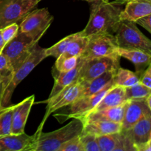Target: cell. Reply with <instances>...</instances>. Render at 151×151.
<instances>
[{
  "label": "cell",
  "instance_id": "obj_1",
  "mask_svg": "<svg viewBox=\"0 0 151 151\" xmlns=\"http://www.w3.org/2000/svg\"><path fill=\"white\" fill-rule=\"evenodd\" d=\"M88 22L81 34L88 37L94 34H115L121 22L120 14L123 4L113 1L92 2Z\"/></svg>",
  "mask_w": 151,
  "mask_h": 151
},
{
  "label": "cell",
  "instance_id": "obj_2",
  "mask_svg": "<svg viewBox=\"0 0 151 151\" xmlns=\"http://www.w3.org/2000/svg\"><path fill=\"white\" fill-rule=\"evenodd\" d=\"M84 124L81 119L73 118L62 128L52 132L40 133L35 151H58L60 146L68 140L82 134Z\"/></svg>",
  "mask_w": 151,
  "mask_h": 151
},
{
  "label": "cell",
  "instance_id": "obj_3",
  "mask_svg": "<svg viewBox=\"0 0 151 151\" xmlns=\"http://www.w3.org/2000/svg\"><path fill=\"white\" fill-rule=\"evenodd\" d=\"M45 50L46 49L42 48L38 45V44H37L25 60L13 71L10 81L3 93L1 102L2 107L10 106L13 93L18 85L24 81L42 60L47 58L46 55Z\"/></svg>",
  "mask_w": 151,
  "mask_h": 151
},
{
  "label": "cell",
  "instance_id": "obj_4",
  "mask_svg": "<svg viewBox=\"0 0 151 151\" xmlns=\"http://www.w3.org/2000/svg\"><path fill=\"white\" fill-rule=\"evenodd\" d=\"M114 35L118 47L135 49L151 55V40L139 29L136 22L122 20Z\"/></svg>",
  "mask_w": 151,
  "mask_h": 151
},
{
  "label": "cell",
  "instance_id": "obj_5",
  "mask_svg": "<svg viewBox=\"0 0 151 151\" xmlns=\"http://www.w3.org/2000/svg\"><path fill=\"white\" fill-rule=\"evenodd\" d=\"M119 62L120 56L118 54L83 59V62L80 69L78 81L88 82L109 71L117 70L120 67Z\"/></svg>",
  "mask_w": 151,
  "mask_h": 151
},
{
  "label": "cell",
  "instance_id": "obj_6",
  "mask_svg": "<svg viewBox=\"0 0 151 151\" xmlns=\"http://www.w3.org/2000/svg\"><path fill=\"white\" fill-rule=\"evenodd\" d=\"M41 0H0V29L21 22Z\"/></svg>",
  "mask_w": 151,
  "mask_h": 151
},
{
  "label": "cell",
  "instance_id": "obj_7",
  "mask_svg": "<svg viewBox=\"0 0 151 151\" xmlns=\"http://www.w3.org/2000/svg\"><path fill=\"white\" fill-rule=\"evenodd\" d=\"M38 41L30 35L19 31L17 35L6 44L1 52L8 58L13 71L25 60Z\"/></svg>",
  "mask_w": 151,
  "mask_h": 151
},
{
  "label": "cell",
  "instance_id": "obj_8",
  "mask_svg": "<svg viewBox=\"0 0 151 151\" xmlns=\"http://www.w3.org/2000/svg\"><path fill=\"white\" fill-rule=\"evenodd\" d=\"M52 21L53 16L47 8L32 10L21 21L19 31L39 41Z\"/></svg>",
  "mask_w": 151,
  "mask_h": 151
},
{
  "label": "cell",
  "instance_id": "obj_9",
  "mask_svg": "<svg viewBox=\"0 0 151 151\" xmlns=\"http://www.w3.org/2000/svg\"><path fill=\"white\" fill-rule=\"evenodd\" d=\"M85 51L80 58L89 59L117 54L118 45L114 34L99 33L88 37Z\"/></svg>",
  "mask_w": 151,
  "mask_h": 151
},
{
  "label": "cell",
  "instance_id": "obj_10",
  "mask_svg": "<svg viewBox=\"0 0 151 151\" xmlns=\"http://www.w3.org/2000/svg\"><path fill=\"white\" fill-rule=\"evenodd\" d=\"M114 86H115V84L113 81L97 93L91 94V95L81 97L75 100L74 103L68 106L69 109L66 111V113L63 114V116H65L64 120L69 119V118H72V119L76 118V119H80L83 120L87 115L89 114L94 110V108L100 103L105 94Z\"/></svg>",
  "mask_w": 151,
  "mask_h": 151
},
{
  "label": "cell",
  "instance_id": "obj_11",
  "mask_svg": "<svg viewBox=\"0 0 151 151\" xmlns=\"http://www.w3.org/2000/svg\"><path fill=\"white\" fill-rule=\"evenodd\" d=\"M83 88V83L77 81L63 88L55 97H52L50 100L43 101V103H47V109H46L45 115H44V117L41 125H44L45 121L52 113L62 109V108L69 106L75 100H78Z\"/></svg>",
  "mask_w": 151,
  "mask_h": 151
},
{
  "label": "cell",
  "instance_id": "obj_12",
  "mask_svg": "<svg viewBox=\"0 0 151 151\" xmlns=\"http://www.w3.org/2000/svg\"><path fill=\"white\" fill-rule=\"evenodd\" d=\"M44 125L40 124L36 132L29 136L25 132L13 134L0 138V151H35V144Z\"/></svg>",
  "mask_w": 151,
  "mask_h": 151
},
{
  "label": "cell",
  "instance_id": "obj_13",
  "mask_svg": "<svg viewBox=\"0 0 151 151\" xmlns=\"http://www.w3.org/2000/svg\"><path fill=\"white\" fill-rule=\"evenodd\" d=\"M100 151H137L125 131L97 137Z\"/></svg>",
  "mask_w": 151,
  "mask_h": 151
},
{
  "label": "cell",
  "instance_id": "obj_14",
  "mask_svg": "<svg viewBox=\"0 0 151 151\" xmlns=\"http://www.w3.org/2000/svg\"><path fill=\"white\" fill-rule=\"evenodd\" d=\"M150 114L151 111L147 106L146 100H128L122 122V130L127 131L130 129L140 119Z\"/></svg>",
  "mask_w": 151,
  "mask_h": 151
},
{
  "label": "cell",
  "instance_id": "obj_15",
  "mask_svg": "<svg viewBox=\"0 0 151 151\" xmlns=\"http://www.w3.org/2000/svg\"><path fill=\"white\" fill-rule=\"evenodd\" d=\"M35 102V95L27 97L18 104L14 105L12 115L11 134H17L24 132L27 120Z\"/></svg>",
  "mask_w": 151,
  "mask_h": 151
},
{
  "label": "cell",
  "instance_id": "obj_16",
  "mask_svg": "<svg viewBox=\"0 0 151 151\" xmlns=\"http://www.w3.org/2000/svg\"><path fill=\"white\" fill-rule=\"evenodd\" d=\"M151 14V0H129L120 14L121 20L136 22Z\"/></svg>",
  "mask_w": 151,
  "mask_h": 151
},
{
  "label": "cell",
  "instance_id": "obj_17",
  "mask_svg": "<svg viewBox=\"0 0 151 151\" xmlns=\"http://www.w3.org/2000/svg\"><path fill=\"white\" fill-rule=\"evenodd\" d=\"M126 131L131 137L137 151L150 139L151 133V114L137 122L134 126Z\"/></svg>",
  "mask_w": 151,
  "mask_h": 151
},
{
  "label": "cell",
  "instance_id": "obj_18",
  "mask_svg": "<svg viewBox=\"0 0 151 151\" xmlns=\"http://www.w3.org/2000/svg\"><path fill=\"white\" fill-rule=\"evenodd\" d=\"M128 103V100L120 106L92 111L87 115L82 121L83 123L87 121L103 120L122 124Z\"/></svg>",
  "mask_w": 151,
  "mask_h": 151
},
{
  "label": "cell",
  "instance_id": "obj_19",
  "mask_svg": "<svg viewBox=\"0 0 151 151\" xmlns=\"http://www.w3.org/2000/svg\"><path fill=\"white\" fill-rule=\"evenodd\" d=\"M83 124L82 134H93L96 137L115 134L122 131V124L109 121H87Z\"/></svg>",
  "mask_w": 151,
  "mask_h": 151
},
{
  "label": "cell",
  "instance_id": "obj_20",
  "mask_svg": "<svg viewBox=\"0 0 151 151\" xmlns=\"http://www.w3.org/2000/svg\"><path fill=\"white\" fill-rule=\"evenodd\" d=\"M83 62V59L80 58L79 62L76 67H75L72 70L68 71V72H58L57 74L56 77H55L54 86H53L52 89L47 100H50L52 97L57 95L63 88L78 81L80 69L82 66Z\"/></svg>",
  "mask_w": 151,
  "mask_h": 151
},
{
  "label": "cell",
  "instance_id": "obj_21",
  "mask_svg": "<svg viewBox=\"0 0 151 151\" xmlns=\"http://www.w3.org/2000/svg\"><path fill=\"white\" fill-rule=\"evenodd\" d=\"M117 54L120 58L130 60L135 66L137 72L141 75L144 72V68L148 66L151 62V55L142 50L118 47Z\"/></svg>",
  "mask_w": 151,
  "mask_h": 151
},
{
  "label": "cell",
  "instance_id": "obj_22",
  "mask_svg": "<svg viewBox=\"0 0 151 151\" xmlns=\"http://www.w3.org/2000/svg\"><path fill=\"white\" fill-rule=\"evenodd\" d=\"M127 101L128 100L125 97V88L115 85L105 94L103 99L100 100V103L97 104L92 111L120 106L126 103Z\"/></svg>",
  "mask_w": 151,
  "mask_h": 151
},
{
  "label": "cell",
  "instance_id": "obj_23",
  "mask_svg": "<svg viewBox=\"0 0 151 151\" xmlns=\"http://www.w3.org/2000/svg\"><path fill=\"white\" fill-rule=\"evenodd\" d=\"M116 71L117 70L109 71L100 76L94 78L92 81H88V82H83L84 84V88L80 94L79 98L91 95L103 89L110 83L113 82Z\"/></svg>",
  "mask_w": 151,
  "mask_h": 151
},
{
  "label": "cell",
  "instance_id": "obj_24",
  "mask_svg": "<svg viewBox=\"0 0 151 151\" xmlns=\"http://www.w3.org/2000/svg\"><path fill=\"white\" fill-rule=\"evenodd\" d=\"M88 37L83 36L81 32H78V35L69 43L64 52L58 58V60L70 57L80 58L83 55L88 43Z\"/></svg>",
  "mask_w": 151,
  "mask_h": 151
},
{
  "label": "cell",
  "instance_id": "obj_25",
  "mask_svg": "<svg viewBox=\"0 0 151 151\" xmlns=\"http://www.w3.org/2000/svg\"><path fill=\"white\" fill-rule=\"evenodd\" d=\"M141 75V74L137 72H134L128 69L119 67L114 75V83L116 86L126 88L139 82Z\"/></svg>",
  "mask_w": 151,
  "mask_h": 151
},
{
  "label": "cell",
  "instance_id": "obj_26",
  "mask_svg": "<svg viewBox=\"0 0 151 151\" xmlns=\"http://www.w3.org/2000/svg\"><path fill=\"white\" fill-rule=\"evenodd\" d=\"M14 105L0 109V138L11 134L12 115Z\"/></svg>",
  "mask_w": 151,
  "mask_h": 151
},
{
  "label": "cell",
  "instance_id": "obj_27",
  "mask_svg": "<svg viewBox=\"0 0 151 151\" xmlns=\"http://www.w3.org/2000/svg\"><path fill=\"white\" fill-rule=\"evenodd\" d=\"M125 91L127 100H146L151 94V88L142 83L140 81L135 85L125 88Z\"/></svg>",
  "mask_w": 151,
  "mask_h": 151
},
{
  "label": "cell",
  "instance_id": "obj_28",
  "mask_svg": "<svg viewBox=\"0 0 151 151\" xmlns=\"http://www.w3.org/2000/svg\"><path fill=\"white\" fill-rule=\"evenodd\" d=\"M78 32H76V33H73L69 35H67V36L63 38V39L59 41L58 42L55 44L52 47L46 49L45 53L47 57L52 56V57H54L56 59L58 57H60L64 52L65 50H66L69 43L78 35Z\"/></svg>",
  "mask_w": 151,
  "mask_h": 151
},
{
  "label": "cell",
  "instance_id": "obj_29",
  "mask_svg": "<svg viewBox=\"0 0 151 151\" xmlns=\"http://www.w3.org/2000/svg\"><path fill=\"white\" fill-rule=\"evenodd\" d=\"M80 58L78 57H70L62 59V60H58L56 59L55 63V69L57 73L58 72H64L70 71L76 67L78 64Z\"/></svg>",
  "mask_w": 151,
  "mask_h": 151
},
{
  "label": "cell",
  "instance_id": "obj_30",
  "mask_svg": "<svg viewBox=\"0 0 151 151\" xmlns=\"http://www.w3.org/2000/svg\"><path fill=\"white\" fill-rule=\"evenodd\" d=\"M81 141L83 151H100L96 136L90 134H81Z\"/></svg>",
  "mask_w": 151,
  "mask_h": 151
},
{
  "label": "cell",
  "instance_id": "obj_31",
  "mask_svg": "<svg viewBox=\"0 0 151 151\" xmlns=\"http://www.w3.org/2000/svg\"><path fill=\"white\" fill-rule=\"evenodd\" d=\"M58 151H83V147L81 141V135L73 137L63 143Z\"/></svg>",
  "mask_w": 151,
  "mask_h": 151
},
{
  "label": "cell",
  "instance_id": "obj_32",
  "mask_svg": "<svg viewBox=\"0 0 151 151\" xmlns=\"http://www.w3.org/2000/svg\"><path fill=\"white\" fill-rule=\"evenodd\" d=\"M19 29V24L13 23L4 27L1 29V34H2L3 39L4 43L7 44L10 41H11L16 35Z\"/></svg>",
  "mask_w": 151,
  "mask_h": 151
},
{
  "label": "cell",
  "instance_id": "obj_33",
  "mask_svg": "<svg viewBox=\"0 0 151 151\" xmlns=\"http://www.w3.org/2000/svg\"><path fill=\"white\" fill-rule=\"evenodd\" d=\"M13 72V68L8 58L2 52L0 53V75L7 77L12 75Z\"/></svg>",
  "mask_w": 151,
  "mask_h": 151
},
{
  "label": "cell",
  "instance_id": "obj_34",
  "mask_svg": "<svg viewBox=\"0 0 151 151\" xmlns=\"http://www.w3.org/2000/svg\"><path fill=\"white\" fill-rule=\"evenodd\" d=\"M140 82L151 88V62L140 77Z\"/></svg>",
  "mask_w": 151,
  "mask_h": 151
},
{
  "label": "cell",
  "instance_id": "obj_35",
  "mask_svg": "<svg viewBox=\"0 0 151 151\" xmlns=\"http://www.w3.org/2000/svg\"><path fill=\"white\" fill-rule=\"evenodd\" d=\"M136 24L144 27L151 34V14L138 19L136 22Z\"/></svg>",
  "mask_w": 151,
  "mask_h": 151
},
{
  "label": "cell",
  "instance_id": "obj_36",
  "mask_svg": "<svg viewBox=\"0 0 151 151\" xmlns=\"http://www.w3.org/2000/svg\"><path fill=\"white\" fill-rule=\"evenodd\" d=\"M10 77H11V75L7 77H3L0 75V109L2 108L1 102H2L3 93H4V89H5L6 86L8 84L9 81H10Z\"/></svg>",
  "mask_w": 151,
  "mask_h": 151
},
{
  "label": "cell",
  "instance_id": "obj_37",
  "mask_svg": "<svg viewBox=\"0 0 151 151\" xmlns=\"http://www.w3.org/2000/svg\"><path fill=\"white\" fill-rule=\"evenodd\" d=\"M139 151H151V139H149L147 142L142 145L139 148Z\"/></svg>",
  "mask_w": 151,
  "mask_h": 151
},
{
  "label": "cell",
  "instance_id": "obj_38",
  "mask_svg": "<svg viewBox=\"0 0 151 151\" xmlns=\"http://www.w3.org/2000/svg\"><path fill=\"white\" fill-rule=\"evenodd\" d=\"M5 43H4V39H3L2 34H1V29H0V53L2 52L3 49H4V46H5Z\"/></svg>",
  "mask_w": 151,
  "mask_h": 151
},
{
  "label": "cell",
  "instance_id": "obj_39",
  "mask_svg": "<svg viewBox=\"0 0 151 151\" xmlns=\"http://www.w3.org/2000/svg\"><path fill=\"white\" fill-rule=\"evenodd\" d=\"M146 103H147V106H148V108L151 111V94L146 98Z\"/></svg>",
  "mask_w": 151,
  "mask_h": 151
},
{
  "label": "cell",
  "instance_id": "obj_40",
  "mask_svg": "<svg viewBox=\"0 0 151 151\" xmlns=\"http://www.w3.org/2000/svg\"><path fill=\"white\" fill-rule=\"evenodd\" d=\"M103 1H111V0H103ZM128 1H129V0H115V1H116L118 3H120L122 4H125Z\"/></svg>",
  "mask_w": 151,
  "mask_h": 151
},
{
  "label": "cell",
  "instance_id": "obj_41",
  "mask_svg": "<svg viewBox=\"0 0 151 151\" xmlns=\"http://www.w3.org/2000/svg\"><path fill=\"white\" fill-rule=\"evenodd\" d=\"M83 1H88V2H94V1H99V0H83Z\"/></svg>",
  "mask_w": 151,
  "mask_h": 151
},
{
  "label": "cell",
  "instance_id": "obj_42",
  "mask_svg": "<svg viewBox=\"0 0 151 151\" xmlns=\"http://www.w3.org/2000/svg\"><path fill=\"white\" fill-rule=\"evenodd\" d=\"M151 139V133H150V139Z\"/></svg>",
  "mask_w": 151,
  "mask_h": 151
}]
</instances>
